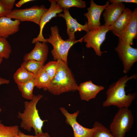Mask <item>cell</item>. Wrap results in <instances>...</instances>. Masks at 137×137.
Here are the masks:
<instances>
[{
    "mask_svg": "<svg viewBox=\"0 0 137 137\" xmlns=\"http://www.w3.org/2000/svg\"><path fill=\"white\" fill-rule=\"evenodd\" d=\"M20 137H50L48 133H42L34 135L26 134L20 131L19 132Z\"/></svg>",
    "mask_w": 137,
    "mask_h": 137,
    "instance_id": "83f0119b",
    "label": "cell"
},
{
    "mask_svg": "<svg viewBox=\"0 0 137 137\" xmlns=\"http://www.w3.org/2000/svg\"><path fill=\"white\" fill-rule=\"evenodd\" d=\"M58 64L57 60L50 61L42 68L49 76L51 80L55 76L57 71Z\"/></svg>",
    "mask_w": 137,
    "mask_h": 137,
    "instance_id": "4316f807",
    "label": "cell"
},
{
    "mask_svg": "<svg viewBox=\"0 0 137 137\" xmlns=\"http://www.w3.org/2000/svg\"><path fill=\"white\" fill-rule=\"evenodd\" d=\"M93 126L96 128L93 137H115L110 130L98 121L94 123Z\"/></svg>",
    "mask_w": 137,
    "mask_h": 137,
    "instance_id": "d4e9b609",
    "label": "cell"
},
{
    "mask_svg": "<svg viewBox=\"0 0 137 137\" xmlns=\"http://www.w3.org/2000/svg\"><path fill=\"white\" fill-rule=\"evenodd\" d=\"M42 97L41 94L35 95L30 101H25L23 112H19L18 114V117L21 120L20 127L29 132L33 128L35 135L43 133L44 123L47 121L41 118L36 107L38 102Z\"/></svg>",
    "mask_w": 137,
    "mask_h": 137,
    "instance_id": "3957f363",
    "label": "cell"
},
{
    "mask_svg": "<svg viewBox=\"0 0 137 137\" xmlns=\"http://www.w3.org/2000/svg\"><path fill=\"white\" fill-rule=\"evenodd\" d=\"M109 2L111 3H137L136 0H110Z\"/></svg>",
    "mask_w": 137,
    "mask_h": 137,
    "instance_id": "4dcf8cb0",
    "label": "cell"
},
{
    "mask_svg": "<svg viewBox=\"0 0 137 137\" xmlns=\"http://www.w3.org/2000/svg\"><path fill=\"white\" fill-rule=\"evenodd\" d=\"M134 120L132 111L128 108L119 109L110 125L109 130L115 137H125L132 128Z\"/></svg>",
    "mask_w": 137,
    "mask_h": 137,
    "instance_id": "5b68a950",
    "label": "cell"
},
{
    "mask_svg": "<svg viewBox=\"0 0 137 137\" xmlns=\"http://www.w3.org/2000/svg\"><path fill=\"white\" fill-rule=\"evenodd\" d=\"M13 79L17 85L25 83L34 78V75L22 67L19 68L14 74Z\"/></svg>",
    "mask_w": 137,
    "mask_h": 137,
    "instance_id": "44dd1931",
    "label": "cell"
},
{
    "mask_svg": "<svg viewBox=\"0 0 137 137\" xmlns=\"http://www.w3.org/2000/svg\"><path fill=\"white\" fill-rule=\"evenodd\" d=\"M34 78L35 86L39 89H42L45 91L47 90L51 80L42 67L34 76Z\"/></svg>",
    "mask_w": 137,
    "mask_h": 137,
    "instance_id": "d6986e66",
    "label": "cell"
},
{
    "mask_svg": "<svg viewBox=\"0 0 137 137\" xmlns=\"http://www.w3.org/2000/svg\"><path fill=\"white\" fill-rule=\"evenodd\" d=\"M104 89L103 86L95 84L90 80L81 83L78 90L81 99L89 101L95 98L97 94Z\"/></svg>",
    "mask_w": 137,
    "mask_h": 137,
    "instance_id": "5bb4252c",
    "label": "cell"
},
{
    "mask_svg": "<svg viewBox=\"0 0 137 137\" xmlns=\"http://www.w3.org/2000/svg\"><path fill=\"white\" fill-rule=\"evenodd\" d=\"M22 96L25 99L31 100L34 97L33 90L35 87L34 78L24 83L17 85Z\"/></svg>",
    "mask_w": 137,
    "mask_h": 137,
    "instance_id": "ffe728a7",
    "label": "cell"
},
{
    "mask_svg": "<svg viewBox=\"0 0 137 137\" xmlns=\"http://www.w3.org/2000/svg\"><path fill=\"white\" fill-rule=\"evenodd\" d=\"M59 109L65 117L66 123L72 128L74 137H93L96 129L95 126H93L91 128H86L77 122V118L80 112L79 110L73 113H70L64 107H60Z\"/></svg>",
    "mask_w": 137,
    "mask_h": 137,
    "instance_id": "9c48e42d",
    "label": "cell"
},
{
    "mask_svg": "<svg viewBox=\"0 0 137 137\" xmlns=\"http://www.w3.org/2000/svg\"><path fill=\"white\" fill-rule=\"evenodd\" d=\"M48 9L43 5H35L24 9L12 10L5 16L20 22L30 21L39 25L41 17Z\"/></svg>",
    "mask_w": 137,
    "mask_h": 137,
    "instance_id": "8992f818",
    "label": "cell"
},
{
    "mask_svg": "<svg viewBox=\"0 0 137 137\" xmlns=\"http://www.w3.org/2000/svg\"><path fill=\"white\" fill-rule=\"evenodd\" d=\"M11 52V46L6 38L0 37V57L8 59Z\"/></svg>",
    "mask_w": 137,
    "mask_h": 137,
    "instance_id": "484cf974",
    "label": "cell"
},
{
    "mask_svg": "<svg viewBox=\"0 0 137 137\" xmlns=\"http://www.w3.org/2000/svg\"><path fill=\"white\" fill-rule=\"evenodd\" d=\"M4 5L10 11H11L13 8L15 0H1Z\"/></svg>",
    "mask_w": 137,
    "mask_h": 137,
    "instance_id": "f546056e",
    "label": "cell"
},
{
    "mask_svg": "<svg viewBox=\"0 0 137 137\" xmlns=\"http://www.w3.org/2000/svg\"><path fill=\"white\" fill-rule=\"evenodd\" d=\"M125 8L123 3H111L105 9L103 15L104 25L109 26L119 18Z\"/></svg>",
    "mask_w": 137,
    "mask_h": 137,
    "instance_id": "2e32d148",
    "label": "cell"
},
{
    "mask_svg": "<svg viewBox=\"0 0 137 137\" xmlns=\"http://www.w3.org/2000/svg\"><path fill=\"white\" fill-rule=\"evenodd\" d=\"M44 65V64L41 62L29 60L24 61L21 64V66L32 74L34 76Z\"/></svg>",
    "mask_w": 137,
    "mask_h": 137,
    "instance_id": "603a6c76",
    "label": "cell"
},
{
    "mask_svg": "<svg viewBox=\"0 0 137 137\" xmlns=\"http://www.w3.org/2000/svg\"><path fill=\"white\" fill-rule=\"evenodd\" d=\"M136 78V74L129 77L125 75L111 84L106 91V99L103 102V106L107 107L114 106L119 109L128 108L135 99L136 93H129L126 94L125 88L128 81Z\"/></svg>",
    "mask_w": 137,
    "mask_h": 137,
    "instance_id": "6da1fadb",
    "label": "cell"
},
{
    "mask_svg": "<svg viewBox=\"0 0 137 137\" xmlns=\"http://www.w3.org/2000/svg\"><path fill=\"white\" fill-rule=\"evenodd\" d=\"M33 1V0H21L16 3L15 5L17 7L19 8L25 3Z\"/></svg>",
    "mask_w": 137,
    "mask_h": 137,
    "instance_id": "1f68e13d",
    "label": "cell"
},
{
    "mask_svg": "<svg viewBox=\"0 0 137 137\" xmlns=\"http://www.w3.org/2000/svg\"><path fill=\"white\" fill-rule=\"evenodd\" d=\"M113 33L124 43L133 45V40L136 38L137 35V8L133 11L131 18L125 29L121 31Z\"/></svg>",
    "mask_w": 137,
    "mask_h": 137,
    "instance_id": "8fae6325",
    "label": "cell"
},
{
    "mask_svg": "<svg viewBox=\"0 0 137 137\" xmlns=\"http://www.w3.org/2000/svg\"><path fill=\"white\" fill-rule=\"evenodd\" d=\"M57 4L62 9L68 10L71 7L83 8L85 7V1L81 0H56Z\"/></svg>",
    "mask_w": 137,
    "mask_h": 137,
    "instance_id": "cb8c5ba5",
    "label": "cell"
},
{
    "mask_svg": "<svg viewBox=\"0 0 137 137\" xmlns=\"http://www.w3.org/2000/svg\"><path fill=\"white\" fill-rule=\"evenodd\" d=\"M64 13H60L57 14L60 17L63 18L65 20L67 26L66 32L68 39L73 40L75 39V33L77 31L82 30L88 31L87 23L84 25L78 23L76 19L73 18L70 15L68 10L63 9Z\"/></svg>",
    "mask_w": 137,
    "mask_h": 137,
    "instance_id": "4fadbf2b",
    "label": "cell"
},
{
    "mask_svg": "<svg viewBox=\"0 0 137 137\" xmlns=\"http://www.w3.org/2000/svg\"><path fill=\"white\" fill-rule=\"evenodd\" d=\"M18 125L7 126L0 122V137H20Z\"/></svg>",
    "mask_w": 137,
    "mask_h": 137,
    "instance_id": "7402d4cb",
    "label": "cell"
},
{
    "mask_svg": "<svg viewBox=\"0 0 137 137\" xmlns=\"http://www.w3.org/2000/svg\"><path fill=\"white\" fill-rule=\"evenodd\" d=\"M34 47L30 52L25 54L23 57L24 61L33 60L41 62L44 64L46 60L48 53V47L46 42L37 41Z\"/></svg>",
    "mask_w": 137,
    "mask_h": 137,
    "instance_id": "9a60e30c",
    "label": "cell"
},
{
    "mask_svg": "<svg viewBox=\"0 0 137 137\" xmlns=\"http://www.w3.org/2000/svg\"><path fill=\"white\" fill-rule=\"evenodd\" d=\"M57 60L58 64V70L51 81L47 90L55 95L78 90V85L67 64L60 59Z\"/></svg>",
    "mask_w": 137,
    "mask_h": 137,
    "instance_id": "7a4b0ae2",
    "label": "cell"
},
{
    "mask_svg": "<svg viewBox=\"0 0 137 137\" xmlns=\"http://www.w3.org/2000/svg\"><path fill=\"white\" fill-rule=\"evenodd\" d=\"M132 12L128 8H125L122 13L113 24L109 26L112 32H118L123 31L130 21Z\"/></svg>",
    "mask_w": 137,
    "mask_h": 137,
    "instance_id": "ac0fdd59",
    "label": "cell"
},
{
    "mask_svg": "<svg viewBox=\"0 0 137 137\" xmlns=\"http://www.w3.org/2000/svg\"><path fill=\"white\" fill-rule=\"evenodd\" d=\"M50 30L51 35L46 40L53 46L51 53L53 59L56 61L60 59L67 64V57L69 50L75 43L78 42L82 43L83 37L78 40L68 39L64 40L60 35L59 29L57 26L51 27Z\"/></svg>",
    "mask_w": 137,
    "mask_h": 137,
    "instance_id": "277c9868",
    "label": "cell"
},
{
    "mask_svg": "<svg viewBox=\"0 0 137 137\" xmlns=\"http://www.w3.org/2000/svg\"><path fill=\"white\" fill-rule=\"evenodd\" d=\"M3 60V58L0 57V65L2 62Z\"/></svg>",
    "mask_w": 137,
    "mask_h": 137,
    "instance_id": "836d02e7",
    "label": "cell"
},
{
    "mask_svg": "<svg viewBox=\"0 0 137 137\" xmlns=\"http://www.w3.org/2000/svg\"><path fill=\"white\" fill-rule=\"evenodd\" d=\"M11 11L4 5L2 0H0V17L5 16Z\"/></svg>",
    "mask_w": 137,
    "mask_h": 137,
    "instance_id": "f1b7e54d",
    "label": "cell"
},
{
    "mask_svg": "<svg viewBox=\"0 0 137 137\" xmlns=\"http://www.w3.org/2000/svg\"><path fill=\"white\" fill-rule=\"evenodd\" d=\"M109 5L108 1L105 5H100L96 4L93 0L91 1L90 6L87 8L88 12L84 14L88 19L87 23L89 30L101 26L100 21V15L103 10Z\"/></svg>",
    "mask_w": 137,
    "mask_h": 137,
    "instance_id": "7c38bea8",
    "label": "cell"
},
{
    "mask_svg": "<svg viewBox=\"0 0 137 137\" xmlns=\"http://www.w3.org/2000/svg\"><path fill=\"white\" fill-rule=\"evenodd\" d=\"M115 50L122 61L123 73L126 74L137 61V48L132 47L130 45L119 39Z\"/></svg>",
    "mask_w": 137,
    "mask_h": 137,
    "instance_id": "ba28073f",
    "label": "cell"
},
{
    "mask_svg": "<svg viewBox=\"0 0 137 137\" xmlns=\"http://www.w3.org/2000/svg\"><path fill=\"white\" fill-rule=\"evenodd\" d=\"M109 30V26L104 25L87 32L83 39V41L86 43V47L92 48L97 55L101 56L104 52L101 51L100 47L105 39L107 33Z\"/></svg>",
    "mask_w": 137,
    "mask_h": 137,
    "instance_id": "52a82bcc",
    "label": "cell"
},
{
    "mask_svg": "<svg viewBox=\"0 0 137 137\" xmlns=\"http://www.w3.org/2000/svg\"><path fill=\"white\" fill-rule=\"evenodd\" d=\"M20 22L5 16L0 17V37L7 38L19 30Z\"/></svg>",
    "mask_w": 137,
    "mask_h": 137,
    "instance_id": "e0dca14e",
    "label": "cell"
},
{
    "mask_svg": "<svg viewBox=\"0 0 137 137\" xmlns=\"http://www.w3.org/2000/svg\"><path fill=\"white\" fill-rule=\"evenodd\" d=\"M50 3V7L41 17L39 24L40 28L39 33L37 37L33 38L32 41V44L37 41L46 42V39L43 35V30L45 25L52 18L57 16V14L60 13L63 11L61 8L57 3L56 0H48Z\"/></svg>",
    "mask_w": 137,
    "mask_h": 137,
    "instance_id": "30bf717a",
    "label": "cell"
},
{
    "mask_svg": "<svg viewBox=\"0 0 137 137\" xmlns=\"http://www.w3.org/2000/svg\"><path fill=\"white\" fill-rule=\"evenodd\" d=\"M10 80L1 77L0 76V85L2 84H8L10 83ZM2 109L0 108V112L1 111Z\"/></svg>",
    "mask_w": 137,
    "mask_h": 137,
    "instance_id": "d6a6232c",
    "label": "cell"
},
{
    "mask_svg": "<svg viewBox=\"0 0 137 137\" xmlns=\"http://www.w3.org/2000/svg\"><path fill=\"white\" fill-rule=\"evenodd\" d=\"M1 122V120H0V122Z\"/></svg>",
    "mask_w": 137,
    "mask_h": 137,
    "instance_id": "e575fe53",
    "label": "cell"
}]
</instances>
